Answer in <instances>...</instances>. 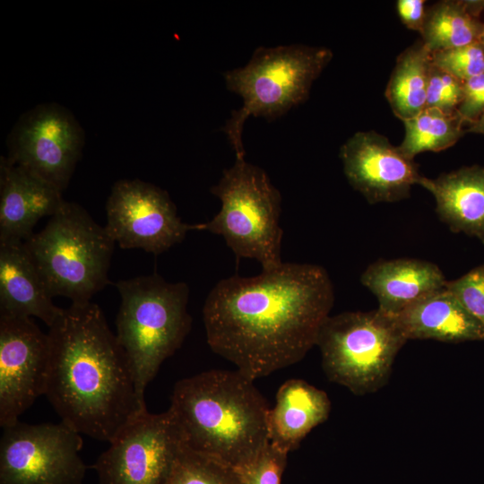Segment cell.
I'll return each mask as SVG.
<instances>
[{
	"mask_svg": "<svg viewBox=\"0 0 484 484\" xmlns=\"http://www.w3.org/2000/svg\"><path fill=\"white\" fill-rule=\"evenodd\" d=\"M333 301L332 281L317 264L282 263L256 276H231L205 299L206 340L255 381L306 356Z\"/></svg>",
	"mask_w": 484,
	"mask_h": 484,
	"instance_id": "6da1fadb",
	"label": "cell"
},
{
	"mask_svg": "<svg viewBox=\"0 0 484 484\" xmlns=\"http://www.w3.org/2000/svg\"><path fill=\"white\" fill-rule=\"evenodd\" d=\"M48 328L46 397L73 429L111 442L147 410L117 335L91 301L63 308Z\"/></svg>",
	"mask_w": 484,
	"mask_h": 484,
	"instance_id": "7a4b0ae2",
	"label": "cell"
},
{
	"mask_svg": "<svg viewBox=\"0 0 484 484\" xmlns=\"http://www.w3.org/2000/svg\"><path fill=\"white\" fill-rule=\"evenodd\" d=\"M269 410L254 380L237 369L179 380L168 409L184 448L233 469L269 444Z\"/></svg>",
	"mask_w": 484,
	"mask_h": 484,
	"instance_id": "3957f363",
	"label": "cell"
},
{
	"mask_svg": "<svg viewBox=\"0 0 484 484\" xmlns=\"http://www.w3.org/2000/svg\"><path fill=\"white\" fill-rule=\"evenodd\" d=\"M121 298L117 337L129 360L141 400L161 364L182 345L191 329L189 287L157 273L116 283Z\"/></svg>",
	"mask_w": 484,
	"mask_h": 484,
	"instance_id": "277c9868",
	"label": "cell"
},
{
	"mask_svg": "<svg viewBox=\"0 0 484 484\" xmlns=\"http://www.w3.org/2000/svg\"><path fill=\"white\" fill-rule=\"evenodd\" d=\"M24 245L53 298L90 302L110 282L115 241L78 203L65 201Z\"/></svg>",
	"mask_w": 484,
	"mask_h": 484,
	"instance_id": "5b68a950",
	"label": "cell"
},
{
	"mask_svg": "<svg viewBox=\"0 0 484 484\" xmlns=\"http://www.w3.org/2000/svg\"><path fill=\"white\" fill-rule=\"evenodd\" d=\"M332 57L326 48L260 47L245 66L224 73L227 89L243 99V106L232 111L222 128L236 157H245L242 132L246 120L250 116L272 120L304 102Z\"/></svg>",
	"mask_w": 484,
	"mask_h": 484,
	"instance_id": "8992f818",
	"label": "cell"
},
{
	"mask_svg": "<svg viewBox=\"0 0 484 484\" xmlns=\"http://www.w3.org/2000/svg\"><path fill=\"white\" fill-rule=\"evenodd\" d=\"M211 193L220 200V210L211 220L191 225V230L222 236L238 260L255 259L263 271L280 267L281 196L266 172L236 157Z\"/></svg>",
	"mask_w": 484,
	"mask_h": 484,
	"instance_id": "52a82bcc",
	"label": "cell"
},
{
	"mask_svg": "<svg viewBox=\"0 0 484 484\" xmlns=\"http://www.w3.org/2000/svg\"><path fill=\"white\" fill-rule=\"evenodd\" d=\"M406 341L394 318L376 309L329 315L315 345L329 380L365 395L386 385Z\"/></svg>",
	"mask_w": 484,
	"mask_h": 484,
	"instance_id": "ba28073f",
	"label": "cell"
},
{
	"mask_svg": "<svg viewBox=\"0 0 484 484\" xmlns=\"http://www.w3.org/2000/svg\"><path fill=\"white\" fill-rule=\"evenodd\" d=\"M2 428L0 484H82V439L70 426L18 421Z\"/></svg>",
	"mask_w": 484,
	"mask_h": 484,
	"instance_id": "9c48e42d",
	"label": "cell"
},
{
	"mask_svg": "<svg viewBox=\"0 0 484 484\" xmlns=\"http://www.w3.org/2000/svg\"><path fill=\"white\" fill-rule=\"evenodd\" d=\"M7 145L12 162L64 192L82 155L84 133L67 108L43 103L19 118Z\"/></svg>",
	"mask_w": 484,
	"mask_h": 484,
	"instance_id": "30bf717a",
	"label": "cell"
},
{
	"mask_svg": "<svg viewBox=\"0 0 484 484\" xmlns=\"http://www.w3.org/2000/svg\"><path fill=\"white\" fill-rule=\"evenodd\" d=\"M183 449L167 410L133 418L96 460L99 484H166Z\"/></svg>",
	"mask_w": 484,
	"mask_h": 484,
	"instance_id": "8fae6325",
	"label": "cell"
},
{
	"mask_svg": "<svg viewBox=\"0 0 484 484\" xmlns=\"http://www.w3.org/2000/svg\"><path fill=\"white\" fill-rule=\"evenodd\" d=\"M106 212L104 227L124 249H143L158 255L182 242L191 230L165 190L137 178L113 185Z\"/></svg>",
	"mask_w": 484,
	"mask_h": 484,
	"instance_id": "7c38bea8",
	"label": "cell"
},
{
	"mask_svg": "<svg viewBox=\"0 0 484 484\" xmlns=\"http://www.w3.org/2000/svg\"><path fill=\"white\" fill-rule=\"evenodd\" d=\"M49 338L30 317L0 315V425L15 424L45 394Z\"/></svg>",
	"mask_w": 484,
	"mask_h": 484,
	"instance_id": "4fadbf2b",
	"label": "cell"
},
{
	"mask_svg": "<svg viewBox=\"0 0 484 484\" xmlns=\"http://www.w3.org/2000/svg\"><path fill=\"white\" fill-rule=\"evenodd\" d=\"M340 157L349 183L370 203L405 199L423 177L413 159L374 131L355 133Z\"/></svg>",
	"mask_w": 484,
	"mask_h": 484,
	"instance_id": "5bb4252c",
	"label": "cell"
},
{
	"mask_svg": "<svg viewBox=\"0 0 484 484\" xmlns=\"http://www.w3.org/2000/svg\"><path fill=\"white\" fill-rule=\"evenodd\" d=\"M65 200L63 192L12 162L0 159V244L27 241L43 217Z\"/></svg>",
	"mask_w": 484,
	"mask_h": 484,
	"instance_id": "9a60e30c",
	"label": "cell"
},
{
	"mask_svg": "<svg viewBox=\"0 0 484 484\" xmlns=\"http://www.w3.org/2000/svg\"><path fill=\"white\" fill-rule=\"evenodd\" d=\"M393 317L407 341L451 343L484 341V325L445 287L423 297Z\"/></svg>",
	"mask_w": 484,
	"mask_h": 484,
	"instance_id": "2e32d148",
	"label": "cell"
},
{
	"mask_svg": "<svg viewBox=\"0 0 484 484\" xmlns=\"http://www.w3.org/2000/svg\"><path fill=\"white\" fill-rule=\"evenodd\" d=\"M52 298L24 242L0 244V315L35 316L49 327L63 309Z\"/></svg>",
	"mask_w": 484,
	"mask_h": 484,
	"instance_id": "e0dca14e",
	"label": "cell"
},
{
	"mask_svg": "<svg viewBox=\"0 0 484 484\" xmlns=\"http://www.w3.org/2000/svg\"><path fill=\"white\" fill-rule=\"evenodd\" d=\"M360 280L376 296L377 309L392 316L447 282L436 264L416 258L378 260L367 266Z\"/></svg>",
	"mask_w": 484,
	"mask_h": 484,
	"instance_id": "ac0fdd59",
	"label": "cell"
},
{
	"mask_svg": "<svg viewBox=\"0 0 484 484\" xmlns=\"http://www.w3.org/2000/svg\"><path fill=\"white\" fill-rule=\"evenodd\" d=\"M327 393L301 379H290L279 388L275 405L268 413V439L289 454L330 414Z\"/></svg>",
	"mask_w": 484,
	"mask_h": 484,
	"instance_id": "d6986e66",
	"label": "cell"
},
{
	"mask_svg": "<svg viewBox=\"0 0 484 484\" xmlns=\"http://www.w3.org/2000/svg\"><path fill=\"white\" fill-rule=\"evenodd\" d=\"M419 186L434 195L437 215L453 232L484 245V167L461 168L435 179L423 177Z\"/></svg>",
	"mask_w": 484,
	"mask_h": 484,
	"instance_id": "ffe728a7",
	"label": "cell"
},
{
	"mask_svg": "<svg viewBox=\"0 0 484 484\" xmlns=\"http://www.w3.org/2000/svg\"><path fill=\"white\" fill-rule=\"evenodd\" d=\"M430 66L431 52L422 40L407 48L397 57L385 97L401 120L412 118L425 108Z\"/></svg>",
	"mask_w": 484,
	"mask_h": 484,
	"instance_id": "44dd1931",
	"label": "cell"
},
{
	"mask_svg": "<svg viewBox=\"0 0 484 484\" xmlns=\"http://www.w3.org/2000/svg\"><path fill=\"white\" fill-rule=\"evenodd\" d=\"M468 1H441L427 10L422 41L431 52L465 46L479 40L484 23Z\"/></svg>",
	"mask_w": 484,
	"mask_h": 484,
	"instance_id": "7402d4cb",
	"label": "cell"
},
{
	"mask_svg": "<svg viewBox=\"0 0 484 484\" xmlns=\"http://www.w3.org/2000/svg\"><path fill=\"white\" fill-rule=\"evenodd\" d=\"M403 123L405 136L398 147L413 160L420 152L440 151L455 144L465 133L466 124L458 112L449 114L435 108H425Z\"/></svg>",
	"mask_w": 484,
	"mask_h": 484,
	"instance_id": "603a6c76",
	"label": "cell"
},
{
	"mask_svg": "<svg viewBox=\"0 0 484 484\" xmlns=\"http://www.w3.org/2000/svg\"><path fill=\"white\" fill-rule=\"evenodd\" d=\"M166 484H243L236 471L183 447Z\"/></svg>",
	"mask_w": 484,
	"mask_h": 484,
	"instance_id": "cb8c5ba5",
	"label": "cell"
},
{
	"mask_svg": "<svg viewBox=\"0 0 484 484\" xmlns=\"http://www.w3.org/2000/svg\"><path fill=\"white\" fill-rule=\"evenodd\" d=\"M432 64L462 82L484 73V49L479 41L431 53Z\"/></svg>",
	"mask_w": 484,
	"mask_h": 484,
	"instance_id": "d4e9b609",
	"label": "cell"
},
{
	"mask_svg": "<svg viewBox=\"0 0 484 484\" xmlns=\"http://www.w3.org/2000/svg\"><path fill=\"white\" fill-rule=\"evenodd\" d=\"M287 457L268 444L255 458L234 470L243 484H281Z\"/></svg>",
	"mask_w": 484,
	"mask_h": 484,
	"instance_id": "484cf974",
	"label": "cell"
},
{
	"mask_svg": "<svg viewBox=\"0 0 484 484\" xmlns=\"http://www.w3.org/2000/svg\"><path fill=\"white\" fill-rule=\"evenodd\" d=\"M463 99V82L435 66L431 62L425 108L445 113L457 112Z\"/></svg>",
	"mask_w": 484,
	"mask_h": 484,
	"instance_id": "4316f807",
	"label": "cell"
},
{
	"mask_svg": "<svg viewBox=\"0 0 484 484\" xmlns=\"http://www.w3.org/2000/svg\"><path fill=\"white\" fill-rule=\"evenodd\" d=\"M445 288L484 325V264L447 281Z\"/></svg>",
	"mask_w": 484,
	"mask_h": 484,
	"instance_id": "83f0119b",
	"label": "cell"
},
{
	"mask_svg": "<svg viewBox=\"0 0 484 484\" xmlns=\"http://www.w3.org/2000/svg\"><path fill=\"white\" fill-rule=\"evenodd\" d=\"M457 112L468 125L484 112V73L463 82V99Z\"/></svg>",
	"mask_w": 484,
	"mask_h": 484,
	"instance_id": "f1b7e54d",
	"label": "cell"
},
{
	"mask_svg": "<svg viewBox=\"0 0 484 484\" xmlns=\"http://www.w3.org/2000/svg\"><path fill=\"white\" fill-rule=\"evenodd\" d=\"M397 13L402 23L411 30L421 33L426 20L427 10L424 0H399Z\"/></svg>",
	"mask_w": 484,
	"mask_h": 484,
	"instance_id": "f546056e",
	"label": "cell"
},
{
	"mask_svg": "<svg viewBox=\"0 0 484 484\" xmlns=\"http://www.w3.org/2000/svg\"><path fill=\"white\" fill-rule=\"evenodd\" d=\"M469 125L467 132L484 134V112Z\"/></svg>",
	"mask_w": 484,
	"mask_h": 484,
	"instance_id": "4dcf8cb0",
	"label": "cell"
},
{
	"mask_svg": "<svg viewBox=\"0 0 484 484\" xmlns=\"http://www.w3.org/2000/svg\"><path fill=\"white\" fill-rule=\"evenodd\" d=\"M473 4L479 13L484 10V1H473Z\"/></svg>",
	"mask_w": 484,
	"mask_h": 484,
	"instance_id": "1f68e13d",
	"label": "cell"
},
{
	"mask_svg": "<svg viewBox=\"0 0 484 484\" xmlns=\"http://www.w3.org/2000/svg\"><path fill=\"white\" fill-rule=\"evenodd\" d=\"M478 41L480 43V45L482 46V48L484 49V30H483V31H482V33H481V35H480Z\"/></svg>",
	"mask_w": 484,
	"mask_h": 484,
	"instance_id": "d6a6232c",
	"label": "cell"
}]
</instances>
